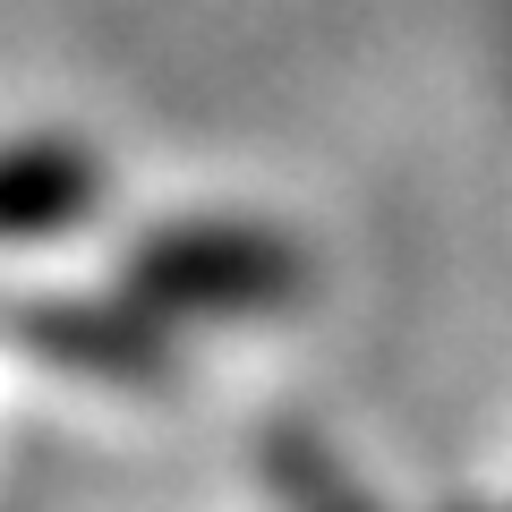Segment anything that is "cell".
I'll return each mask as SVG.
<instances>
[{
  "label": "cell",
  "instance_id": "obj_1",
  "mask_svg": "<svg viewBox=\"0 0 512 512\" xmlns=\"http://www.w3.org/2000/svg\"><path fill=\"white\" fill-rule=\"evenodd\" d=\"M146 282L180 308H248V299H274L291 282L282 248L248 231H180L163 248H146Z\"/></svg>",
  "mask_w": 512,
  "mask_h": 512
},
{
  "label": "cell",
  "instance_id": "obj_2",
  "mask_svg": "<svg viewBox=\"0 0 512 512\" xmlns=\"http://www.w3.org/2000/svg\"><path fill=\"white\" fill-rule=\"evenodd\" d=\"M86 197V163L69 146H26L0 154V231H52Z\"/></svg>",
  "mask_w": 512,
  "mask_h": 512
}]
</instances>
